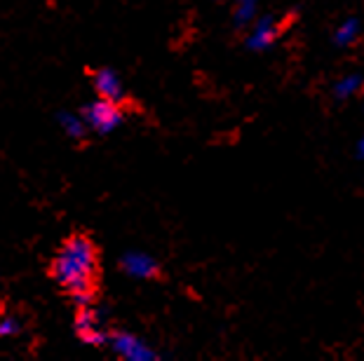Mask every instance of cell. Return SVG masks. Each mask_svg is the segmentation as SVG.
Returning a JSON list of instances; mask_svg holds the SVG:
<instances>
[{"label":"cell","instance_id":"277c9868","mask_svg":"<svg viewBox=\"0 0 364 361\" xmlns=\"http://www.w3.org/2000/svg\"><path fill=\"white\" fill-rule=\"evenodd\" d=\"M75 333H78L80 340L87 345H104L108 340L102 312L95 310L92 303L80 305L78 314H75Z\"/></svg>","mask_w":364,"mask_h":361},{"label":"cell","instance_id":"8992f818","mask_svg":"<svg viewBox=\"0 0 364 361\" xmlns=\"http://www.w3.org/2000/svg\"><path fill=\"white\" fill-rule=\"evenodd\" d=\"M120 270L132 279H151L158 274V263L144 251H127L120 258Z\"/></svg>","mask_w":364,"mask_h":361},{"label":"cell","instance_id":"52a82bcc","mask_svg":"<svg viewBox=\"0 0 364 361\" xmlns=\"http://www.w3.org/2000/svg\"><path fill=\"white\" fill-rule=\"evenodd\" d=\"M92 82H95V91L99 94V99L120 104L122 96H125V84H122L118 71H113V68H99Z\"/></svg>","mask_w":364,"mask_h":361},{"label":"cell","instance_id":"9c48e42d","mask_svg":"<svg viewBox=\"0 0 364 361\" xmlns=\"http://www.w3.org/2000/svg\"><path fill=\"white\" fill-rule=\"evenodd\" d=\"M362 89H364V73L362 71L346 73L331 84V99L338 104H343V101H348V99L358 96Z\"/></svg>","mask_w":364,"mask_h":361},{"label":"cell","instance_id":"7a4b0ae2","mask_svg":"<svg viewBox=\"0 0 364 361\" xmlns=\"http://www.w3.org/2000/svg\"><path fill=\"white\" fill-rule=\"evenodd\" d=\"M82 120L87 129L97 134H113L115 129L122 125V111L115 101H108V99H97V101L87 104L82 109Z\"/></svg>","mask_w":364,"mask_h":361},{"label":"cell","instance_id":"3957f363","mask_svg":"<svg viewBox=\"0 0 364 361\" xmlns=\"http://www.w3.org/2000/svg\"><path fill=\"white\" fill-rule=\"evenodd\" d=\"M250 33L245 38V48L250 52H268L270 48H275L277 38H280V24L273 14H263L252 21Z\"/></svg>","mask_w":364,"mask_h":361},{"label":"cell","instance_id":"5bb4252c","mask_svg":"<svg viewBox=\"0 0 364 361\" xmlns=\"http://www.w3.org/2000/svg\"><path fill=\"white\" fill-rule=\"evenodd\" d=\"M362 104H364V94H362Z\"/></svg>","mask_w":364,"mask_h":361},{"label":"cell","instance_id":"30bf717a","mask_svg":"<svg viewBox=\"0 0 364 361\" xmlns=\"http://www.w3.org/2000/svg\"><path fill=\"white\" fill-rule=\"evenodd\" d=\"M261 0H235L233 7V24L235 28H247L254 19L259 17Z\"/></svg>","mask_w":364,"mask_h":361},{"label":"cell","instance_id":"5b68a950","mask_svg":"<svg viewBox=\"0 0 364 361\" xmlns=\"http://www.w3.org/2000/svg\"><path fill=\"white\" fill-rule=\"evenodd\" d=\"M108 345L111 350L125 361H156V352L146 345L141 338L127 331H118L113 335H108Z\"/></svg>","mask_w":364,"mask_h":361},{"label":"cell","instance_id":"7c38bea8","mask_svg":"<svg viewBox=\"0 0 364 361\" xmlns=\"http://www.w3.org/2000/svg\"><path fill=\"white\" fill-rule=\"evenodd\" d=\"M21 333V324L19 319L14 317H3L0 319V338H14Z\"/></svg>","mask_w":364,"mask_h":361},{"label":"cell","instance_id":"4fadbf2b","mask_svg":"<svg viewBox=\"0 0 364 361\" xmlns=\"http://www.w3.org/2000/svg\"><path fill=\"white\" fill-rule=\"evenodd\" d=\"M353 155H355V160H360V162H364V129H362V134L358 136V141H355Z\"/></svg>","mask_w":364,"mask_h":361},{"label":"cell","instance_id":"8fae6325","mask_svg":"<svg viewBox=\"0 0 364 361\" xmlns=\"http://www.w3.org/2000/svg\"><path fill=\"white\" fill-rule=\"evenodd\" d=\"M59 127L61 132L66 136H71V139H82L85 134H87V125H85L82 115H75V113H59Z\"/></svg>","mask_w":364,"mask_h":361},{"label":"cell","instance_id":"ba28073f","mask_svg":"<svg viewBox=\"0 0 364 361\" xmlns=\"http://www.w3.org/2000/svg\"><path fill=\"white\" fill-rule=\"evenodd\" d=\"M362 30H364V21L360 17H346L334 28V33H331V45H334L336 50L353 48V45L362 38Z\"/></svg>","mask_w":364,"mask_h":361},{"label":"cell","instance_id":"6da1fadb","mask_svg":"<svg viewBox=\"0 0 364 361\" xmlns=\"http://www.w3.org/2000/svg\"><path fill=\"white\" fill-rule=\"evenodd\" d=\"M52 274L59 282V287H64L71 294L92 291V282L97 274V251L90 237H68L54 258Z\"/></svg>","mask_w":364,"mask_h":361}]
</instances>
